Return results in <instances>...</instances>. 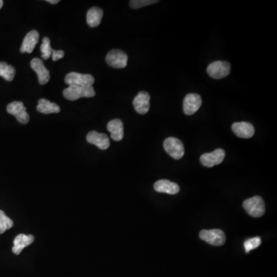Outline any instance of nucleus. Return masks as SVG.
Returning <instances> with one entry per match:
<instances>
[{
  "label": "nucleus",
  "mask_w": 277,
  "mask_h": 277,
  "mask_svg": "<svg viewBox=\"0 0 277 277\" xmlns=\"http://www.w3.org/2000/svg\"><path fill=\"white\" fill-rule=\"evenodd\" d=\"M34 242V236L32 235H25L24 233L18 235L13 241V252L16 255H20L25 247H29Z\"/></svg>",
  "instance_id": "nucleus-17"
},
{
  "label": "nucleus",
  "mask_w": 277,
  "mask_h": 277,
  "mask_svg": "<svg viewBox=\"0 0 277 277\" xmlns=\"http://www.w3.org/2000/svg\"><path fill=\"white\" fill-rule=\"evenodd\" d=\"M200 237L201 240H204L210 245L216 247L224 245L226 242L225 233L221 229H203L200 232Z\"/></svg>",
  "instance_id": "nucleus-5"
},
{
  "label": "nucleus",
  "mask_w": 277,
  "mask_h": 277,
  "mask_svg": "<svg viewBox=\"0 0 277 277\" xmlns=\"http://www.w3.org/2000/svg\"><path fill=\"white\" fill-rule=\"evenodd\" d=\"M163 147L167 153L175 159H180L184 156V146L182 142L175 137H169L165 140Z\"/></svg>",
  "instance_id": "nucleus-4"
},
{
  "label": "nucleus",
  "mask_w": 277,
  "mask_h": 277,
  "mask_svg": "<svg viewBox=\"0 0 277 277\" xmlns=\"http://www.w3.org/2000/svg\"><path fill=\"white\" fill-rule=\"evenodd\" d=\"M6 111L9 114L13 115L22 124H27L29 122V115L27 113L26 108L24 106V102L14 101L8 105Z\"/></svg>",
  "instance_id": "nucleus-7"
},
{
  "label": "nucleus",
  "mask_w": 277,
  "mask_h": 277,
  "mask_svg": "<svg viewBox=\"0 0 277 277\" xmlns=\"http://www.w3.org/2000/svg\"><path fill=\"white\" fill-rule=\"evenodd\" d=\"M13 227V220L9 218L2 210H0V234H2Z\"/></svg>",
  "instance_id": "nucleus-23"
},
{
  "label": "nucleus",
  "mask_w": 277,
  "mask_h": 277,
  "mask_svg": "<svg viewBox=\"0 0 277 277\" xmlns=\"http://www.w3.org/2000/svg\"><path fill=\"white\" fill-rule=\"evenodd\" d=\"M206 71L213 79H223L230 74L231 66L227 61H215L209 65Z\"/></svg>",
  "instance_id": "nucleus-3"
},
{
  "label": "nucleus",
  "mask_w": 277,
  "mask_h": 277,
  "mask_svg": "<svg viewBox=\"0 0 277 277\" xmlns=\"http://www.w3.org/2000/svg\"><path fill=\"white\" fill-rule=\"evenodd\" d=\"M40 40V34L36 30H32L27 33L22 43L20 52L22 53H31L34 50L35 47L37 45Z\"/></svg>",
  "instance_id": "nucleus-15"
},
{
  "label": "nucleus",
  "mask_w": 277,
  "mask_h": 277,
  "mask_svg": "<svg viewBox=\"0 0 277 277\" xmlns=\"http://www.w3.org/2000/svg\"><path fill=\"white\" fill-rule=\"evenodd\" d=\"M47 2H50L51 4H57L59 3V0H47Z\"/></svg>",
  "instance_id": "nucleus-27"
},
{
  "label": "nucleus",
  "mask_w": 277,
  "mask_h": 277,
  "mask_svg": "<svg viewBox=\"0 0 277 277\" xmlns=\"http://www.w3.org/2000/svg\"><path fill=\"white\" fill-rule=\"evenodd\" d=\"M63 97L70 101H75L80 98H91L96 95L93 86H69L63 90Z\"/></svg>",
  "instance_id": "nucleus-1"
},
{
  "label": "nucleus",
  "mask_w": 277,
  "mask_h": 277,
  "mask_svg": "<svg viewBox=\"0 0 277 277\" xmlns=\"http://www.w3.org/2000/svg\"><path fill=\"white\" fill-rule=\"evenodd\" d=\"M157 0H132L129 2V5L132 9H140L151 4L157 3Z\"/></svg>",
  "instance_id": "nucleus-25"
},
{
  "label": "nucleus",
  "mask_w": 277,
  "mask_h": 277,
  "mask_svg": "<svg viewBox=\"0 0 277 277\" xmlns=\"http://www.w3.org/2000/svg\"><path fill=\"white\" fill-rule=\"evenodd\" d=\"M95 79L90 74H82L72 72L65 77V82L69 86H93Z\"/></svg>",
  "instance_id": "nucleus-6"
},
{
  "label": "nucleus",
  "mask_w": 277,
  "mask_h": 277,
  "mask_svg": "<svg viewBox=\"0 0 277 277\" xmlns=\"http://www.w3.org/2000/svg\"><path fill=\"white\" fill-rule=\"evenodd\" d=\"M106 61L111 67L116 69L125 68L128 62V55L124 51L113 50L106 55Z\"/></svg>",
  "instance_id": "nucleus-8"
},
{
  "label": "nucleus",
  "mask_w": 277,
  "mask_h": 277,
  "mask_svg": "<svg viewBox=\"0 0 277 277\" xmlns=\"http://www.w3.org/2000/svg\"><path fill=\"white\" fill-rule=\"evenodd\" d=\"M202 106V99L197 93H190L185 97L183 101V112L187 116L197 113Z\"/></svg>",
  "instance_id": "nucleus-9"
},
{
  "label": "nucleus",
  "mask_w": 277,
  "mask_h": 277,
  "mask_svg": "<svg viewBox=\"0 0 277 277\" xmlns=\"http://www.w3.org/2000/svg\"><path fill=\"white\" fill-rule=\"evenodd\" d=\"M36 110L43 114H51V113H59L60 107L57 104L49 101L47 99H40L36 106Z\"/></svg>",
  "instance_id": "nucleus-20"
},
{
  "label": "nucleus",
  "mask_w": 277,
  "mask_h": 277,
  "mask_svg": "<svg viewBox=\"0 0 277 277\" xmlns=\"http://www.w3.org/2000/svg\"><path fill=\"white\" fill-rule=\"evenodd\" d=\"M225 156V151L223 149H217L213 152L202 154L201 156V162L204 166L213 167L224 161Z\"/></svg>",
  "instance_id": "nucleus-11"
},
{
  "label": "nucleus",
  "mask_w": 277,
  "mask_h": 277,
  "mask_svg": "<svg viewBox=\"0 0 277 277\" xmlns=\"http://www.w3.org/2000/svg\"><path fill=\"white\" fill-rule=\"evenodd\" d=\"M86 140L88 143L95 145L102 151H106L110 145V141L107 135L101 133L97 131H91L89 132L86 136Z\"/></svg>",
  "instance_id": "nucleus-13"
},
{
  "label": "nucleus",
  "mask_w": 277,
  "mask_h": 277,
  "mask_svg": "<svg viewBox=\"0 0 277 277\" xmlns=\"http://www.w3.org/2000/svg\"><path fill=\"white\" fill-rule=\"evenodd\" d=\"M107 129L110 132L111 138L114 141H121L124 139V124L119 119L109 121L107 124Z\"/></svg>",
  "instance_id": "nucleus-18"
},
{
  "label": "nucleus",
  "mask_w": 277,
  "mask_h": 277,
  "mask_svg": "<svg viewBox=\"0 0 277 277\" xmlns=\"http://www.w3.org/2000/svg\"><path fill=\"white\" fill-rule=\"evenodd\" d=\"M15 75L16 70L14 67L5 62H0V76H2L5 80L11 82L14 79Z\"/></svg>",
  "instance_id": "nucleus-21"
},
{
  "label": "nucleus",
  "mask_w": 277,
  "mask_h": 277,
  "mask_svg": "<svg viewBox=\"0 0 277 277\" xmlns=\"http://www.w3.org/2000/svg\"><path fill=\"white\" fill-rule=\"evenodd\" d=\"M154 189L158 193H167L170 195H174L179 192V185L167 179L156 181L154 184Z\"/></svg>",
  "instance_id": "nucleus-16"
},
{
  "label": "nucleus",
  "mask_w": 277,
  "mask_h": 277,
  "mask_svg": "<svg viewBox=\"0 0 277 277\" xmlns=\"http://www.w3.org/2000/svg\"><path fill=\"white\" fill-rule=\"evenodd\" d=\"M40 50H41L42 52V58L43 59H45V60L50 59L51 55H52L53 50L51 47L50 40L47 36L43 39V43H42L41 47H40Z\"/></svg>",
  "instance_id": "nucleus-22"
},
{
  "label": "nucleus",
  "mask_w": 277,
  "mask_h": 277,
  "mask_svg": "<svg viewBox=\"0 0 277 277\" xmlns=\"http://www.w3.org/2000/svg\"><path fill=\"white\" fill-rule=\"evenodd\" d=\"M65 52L63 50H54L52 52V60L55 62V61L59 60V59H62V58L64 57Z\"/></svg>",
  "instance_id": "nucleus-26"
},
{
  "label": "nucleus",
  "mask_w": 277,
  "mask_h": 277,
  "mask_svg": "<svg viewBox=\"0 0 277 277\" xmlns=\"http://www.w3.org/2000/svg\"><path fill=\"white\" fill-rule=\"evenodd\" d=\"M243 206L249 215L256 218L263 217L266 211L264 201L262 197L258 196L246 200L243 202Z\"/></svg>",
  "instance_id": "nucleus-2"
},
{
  "label": "nucleus",
  "mask_w": 277,
  "mask_h": 277,
  "mask_svg": "<svg viewBox=\"0 0 277 277\" xmlns=\"http://www.w3.org/2000/svg\"><path fill=\"white\" fill-rule=\"evenodd\" d=\"M232 129L238 137L242 139H250L255 133L253 126L248 122H239L232 125Z\"/></svg>",
  "instance_id": "nucleus-14"
},
{
  "label": "nucleus",
  "mask_w": 277,
  "mask_h": 277,
  "mask_svg": "<svg viewBox=\"0 0 277 277\" xmlns=\"http://www.w3.org/2000/svg\"><path fill=\"white\" fill-rule=\"evenodd\" d=\"M3 1L0 0V9H2V6H3Z\"/></svg>",
  "instance_id": "nucleus-28"
},
{
  "label": "nucleus",
  "mask_w": 277,
  "mask_h": 277,
  "mask_svg": "<svg viewBox=\"0 0 277 277\" xmlns=\"http://www.w3.org/2000/svg\"><path fill=\"white\" fill-rule=\"evenodd\" d=\"M31 68L37 74L40 84L45 85L50 79V74L42 59L39 58L32 59L30 63Z\"/></svg>",
  "instance_id": "nucleus-10"
},
{
  "label": "nucleus",
  "mask_w": 277,
  "mask_h": 277,
  "mask_svg": "<svg viewBox=\"0 0 277 277\" xmlns=\"http://www.w3.org/2000/svg\"><path fill=\"white\" fill-rule=\"evenodd\" d=\"M103 11L99 7H92L89 9L86 14V23L90 27L98 26L101 24Z\"/></svg>",
  "instance_id": "nucleus-19"
},
{
  "label": "nucleus",
  "mask_w": 277,
  "mask_h": 277,
  "mask_svg": "<svg viewBox=\"0 0 277 277\" xmlns=\"http://www.w3.org/2000/svg\"><path fill=\"white\" fill-rule=\"evenodd\" d=\"M260 244H261V239L258 236L246 240L245 243H244L246 252H249L254 249L257 248Z\"/></svg>",
  "instance_id": "nucleus-24"
},
{
  "label": "nucleus",
  "mask_w": 277,
  "mask_h": 277,
  "mask_svg": "<svg viewBox=\"0 0 277 277\" xmlns=\"http://www.w3.org/2000/svg\"><path fill=\"white\" fill-rule=\"evenodd\" d=\"M151 96L147 92L141 91L133 100V106L139 114L145 115L151 108Z\"/></svg>",
  "instance_id": "nucleus-12"
}]
</instances>
